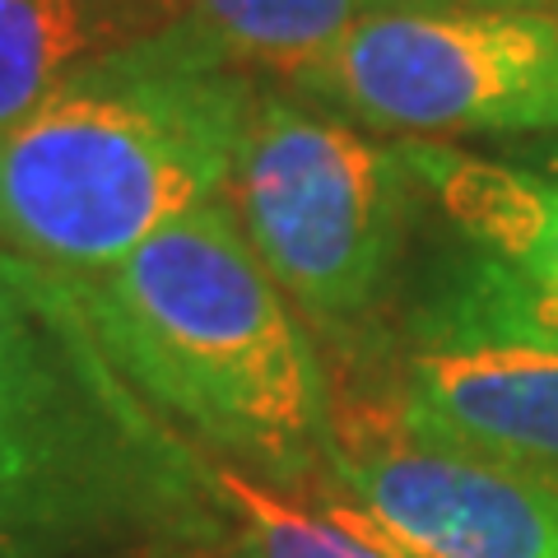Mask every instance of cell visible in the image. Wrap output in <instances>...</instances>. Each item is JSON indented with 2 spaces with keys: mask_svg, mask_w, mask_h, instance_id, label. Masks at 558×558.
<instances>
[{
  "mask_svg": "<svg viewBox=\"0 0 558 558\" xmlns=\"http://www.w3.org/2000/svg\"><path fill=\"white\" fill-rule=\"evenodd\" d=\"M61 279L117 368L191 447L284 494L326 484L336 442L326 363L229 196L112 266Z\"/></svg>",
  "mask_w": 558,
  "mask_h": 558,
  "instance_id": "cell-1",
  "label": "cell"
},
{
  "mask_svg": "<svg viewBox=\"0 0 558 558\" xmlns=\"http://www.w3.org/2000/svg\"><path fill=\"white\" fill-rule=\"evenodd\" d=\"M266 84L182 24L84 65L0 135V252L89 275L229 196Z\"/></svg>",
  "mask_w": 558,
  "mask_h": 558,
  "instance_id": "cell-2",
  "label": "cell"
},
{
  "mask_svg": "<svg viewBox=\"0 0 558 558\" xmlns=\"http://www.w3.org/2000/svg\"><path fill=\"white\" fill-rule=\"evenodd\" d=\"M229 205L312 336L359 344L405 279L424 196L400 140L266 84Z\"/></svg>",
  "mask_w": 558,
  "mask_h": 558,
  "instance_id": "cell-3",
  "label": "cell"
},
{
  "mask_svg": "<svg viewBox=\"0 0 558 558\" xmlns=\"http://www.w3.org/2000/svg\"><path fill=\"white\" fill-rule=\"evenodd\" d=\"M279 89L414 145L558 135V0H381Z\"/></svg>",
  "mask_w": 558,
  "mask_h": 558,
  "instance_id": "cell-4",
  "label": "cell"
},
{
  "mask_svg": "<svg viewBox=\"0 0 558 558\" xmlns=\"http://www.w3.org/2000/svg\"><path fill=\"white\" fill-rule=\"evenodd\" d=\"M400 145L424 196L396 293L405 344L558 349V168Z\"/></svg>",
  "mask_w": 558,
  "mask_h": 558,
  "instance_id": "cell-5",
  "label": "cell"
},
{
  "mask_svg": "<svg viewBox=\"0 0 558 558\" xmlns=\"http://www.w3.org/2000/svg\"><path fill=\"white\" fill-rule=\"evenodd\" d=\"M233 539L209 457L172 424L65 428L0 414V558H145Z\"/></svg>",
  "mask_w": 558,
  "mask_h": 558,
  "instance_id": "cell-6",
  "label": "cell"
},
{
  "mask_svg": "<svg viewBox=\"0 0 558 558\" xmlns=\"http://www.w3.org/2000/svg\"><path fill=\"white\" fill-rule=\"evenodd\" d=\"M326 484L414 558H558V484L336 405Z\"/></svg>",
  "mask_w": 558,
  "mask_h": 558,
  "instance_id": "cell-7",
  "label": "cell"
},
{
  "mask_svg": "<svg viewBox=\"0 0 558 558\" xmlns=\"http://www.w3.org/2000/svg\"><path fill=\"white\" fill-rule=\"evenodd\" d=\"M363 414L558 484V349L405 344L387 405Z\"/></svg>",
  "mask_w": 558,
  "mask_h": 558,
  "instance_id": "cell-8",
  "label": "cell"
},
{
  "mask_svg": "<svg viewBox=\"0 0 558 558\" xmlns=\"http://www.w3.org/2000/svg\"><path fill=\"white\" fill-rule=\"evenodd\" d=\"M159 28L163 14L131 0H0V135L84 65Z\"/></svg>",
  "mask_w": 558,
  "mask_h": 558,
  "instance_id": "cell-9",
  "label": "cell"
},
{
  "mask_svg": "<svg viewBox=\"0 0 558 558\" xmlns=\"http://www.w3.org/2000/svg\"><path fill=\"white\" fill-rule=\"evenodd\" d=\"M381 0H172V24L229 65L284 84L322 61Z\"/></svg>",
  "mask_w": 558,
  "mask_h": 558,
  "instance_id": "cell-10",
  "label": "cell"
},
{
  "mask_svg": "<svg viewBox=\"0 0 558 558\" xmlns=\"http://www.w3.org/2000/svg\"><path fill=\"white\" fill-rule=\"evenodd\" d=\"M215 488L223 512L233 517L247 558H387L368 535L326 508H307L299 494L260 484L233 465H215Z\"/></svg>",
  "mask_w": 558,
  "mask_h": 558,
  "instance_id": "cell-11",
  "label": "cell"
},
{
  "mask_svg": "<svg viewBox=\"0 0 558 558\" xmlns=\"http://www.w3.org/2000/svg\"><path fill=\"white\" fill-rule=\"evenodd\" d=\"M326 508H330V512H336L340 521H349V526H354L359 535H368V539H373V545H377L381 554H387V558H414V554H405V549H400V545H396V539H387V535H381V531L373 526V521H368V517H359L354 508H349V502H340V498H326Z\"/></svg>",
  "mask_w": 558,
  "mask_h": 558,
  "instance_id": "cell-12",
  "label": "cell"
},
{
  "mask_svg": "<svg viewBox=\"0 0 558 558\" xmlns=\"http://www.w3.org/2000/svg\"><path fill=\"white\" fill-rule=\"evenodd\" d=\"M145 558H247L242 539L233 545H205V549H163V554H145Z\"/></svg>",
  "mask_w": 558,
  "mask_h": 558,
  "instance_id": "cell-13",
  "label": "cell"
},
{
  "mask_svg": "<svg viewBox=\"0 0 558 558\" xmlns=\"http://www.w3.org/2000/svg\"><path fill=\"white\" fill-rule=\"evenodd\" d=\"M131 5H145V10H154V14H163V20L172 24V0H131Z\"/></svg>",
  "mask_w": 558,
  "mask_h": 558,
  "instance_id": "cell-14",
  "label": "cell"
}]
</instances>
